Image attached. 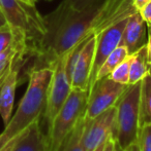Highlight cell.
Instances as JSON below:
<instances>
[{"mask_svg":"<svg viewBox=\"0 0 151 151\" xmlns=\"http://www.w3.org/2000/svg\"><path fill=\"white\" fill-rule=\"evenodd\" d=\"M106 142V141H105ZM105 142H104L103 144H101V145H99L98 147L96 148V149H94L93 151H103L104 150V146H105Z\"/></svg>","mask_w":151,"mask_h":151,"instance_id":"cell-28","label":"cell"},{"mask_svg":"<svg viewBox=\"0 0 151 151\" xmlns=\"http://www.w3.org/2000/svg\"><path fill=\"white\" fill-rule=\"evenodd\" d=\"M46 1H52V0H46Z\"/></svg>","mask_w":151,"mask_h":151,"instance_id":"cell-30","label":"cell"},{"mask_svg":"<svg viewBox=\"0 0 151 151\" xmlns=\"http://www.w3.org/2000/svg\"><path fill=\"white\" fill-rule=\"evenodd\" d=\"M26 55L27 52H21L17 56L9 71L0 82V116L5 125L12 117L16 88L19 81V74Z\"/></svg>","mask_w":151,"mask_h":151,"instance_id":"cell-11","label":"cell"},{"mask_svg":"<svg viewBox=\"0 0 151 151\" xmlns=\"http://www.w3.org/2000/svg\"><path fill=\"white\" fill-rule=\"evenodd\" d=\"M69 55L71 50L61 55L51 65V67L53 68V75L49 86L47 106L44 114V119L47 121L48 127L65 103L73 88L71 78L67 73Z\"/></svg>","mask_w":151,"mask_h":151,"instance_id":"cell-6","label":"cell"},{"mask_svg":"<svg viewBox=\"0 0 151 151\" xmlns=\"http://www.w3.org/2000/svg\"><path fill=\"white\" fill-rule=\"evenodd\" d=\"M85 127H86V121L84 120V118H82L77 124L73 133L67 138L65 143L63 144L60 151H86L84 143H83Z\"/></svg>","mask_w":151,"mask_h":151,"instance_id":"cell-17","label":"cell"},{"mask_svg":"<svg viewBox=\"0 0 151 151\" xmlns=\"http://www.w3.org/2000/svg\"><path fill=\"white\" fill-rule=\"evenodd\" d=\"M141 81L128 84L116 103V117L112 134L116 143L124 150L138 143L141 127Z\"/></svg>","mask_w":151,"mask_h":151,"instance_id":"cell-4","label":"cell"},{"mask_svg":"<svg viewBox=\"0 0 151 151\" xmlns=\"http://www.w3.org/2000/svg\"><path fill=\"white\" fill-rule=\"evenodd\" d=\"M115 141H116V140H115ZM115 151H125V150L123 149L122 147H120V146L116 143V146H115Z\"/></svg>","mask_w":151,"mask_h":151,"instance_id":"cell-29","label":"cell"},{"mask_svg":"<svg viewBox=\"0 0 151 151\" xmlns=\"http://www.w3.org/2000/svg\"><path fill=\"white\" fill-rule=\"evenodd\" d=\"M52 75L53 68L50 66L34 67L29 71L27 90L16 113L0 134V151H12L26 129L34 121L44 117Z\"/></svg>","mask_w":151,"mask_h":151,"instance_id":"cell-2","label":"cell"},{"mask_svg":"<svg viewBox=\"0 0 151 151\" xmlns=\"http://www.w3.org/2000/svg\"><path fill=\"white\" fill-rule=\"evenodd\" d=\"M150 72V64L148 59L147 45H144L131 55L129 65V84H135L141 81Z\"/></svg>","mask_w":151,"mask_h":151,"instance_id":"cell-14","label":"cell"},{"mask_svg":"<svg viewBox=\"0 0 151 151\" xmlns=\"http://www.w3.org/2000/svg\"><path fill=\"white\" fill-rule=\"evenodd\" d=\"M149 1H151V0H133V6L138 12H140Z\"/></svg>","mask_w":151,"mask_h":151,"instance_id":"cell-24","label":"cell"},{"mask_svg":"<svg viewBox=\"0 0 151 151\" xmlns=\"http://www.w3.org/2000/svg\"><path fill=\"white\" fill-rule=\"evenodd\" d=\"M138 146L140 151H151V122L144 123L140 127Z\"/></svg>","mask_w":151,"mask_h":151,"instance_id":"cell-19","label":"cell"},{"mask_svg":"<svg viewBox=\"0 0 151 151\" xmlns=\"http://www.w3.org/2000/svg\"><path fill=\"white\" fill-rule=\"evenodd\" d=\"M126 88L127 86L117 83L109 76L97 80L89 90L87 107L83 117L84 120L90 121L116 105Z\"/></svg>","mask_w":151,"mask_h":151,"instance_id":"cell-8","label":"cell"},{"mask_svg":"<svg viewBox=\"0 0 151 151\" xmlns=\"http://www.w3.org/2000/svg\"><path fill=\"white\" fill-rule=\"evenodd\" d=\"M125 151H140L139 146H138V143H136V144H133V145H131V147H128L127 149H125Z\"/></svg>","mask_w":151,"mask_h":151,"instance_id":"cell-27","label":"cell"},{"mask_svg":"<svg viewBox=\"0 0 151 151\" xmlns=\"http://www.w3.org/2000/svg\"><path fill=\"white\" fill-rule=\"evenodd\" d=\"M129 65H131V56H128L123 62L111 72L109 77L115 82L124 86L129 84Z\"/></svg>","mask_w":151,"mask_h":151,"instance_id":"cell-18","label":"cell"},{"mask_svg":"<svg viewBox=\"0 0 151 151\" xmlns=\"http://www.w3.org/2000/svg\"><path fill=\"white\" fill-rule=\"evenodd\" d=\"M116 117V105L106 110L98 116L86 121L84 135H83V143L86 151H93L99 145L104 143L113 133Z\"/></svg>","mask_w":151,"mask_h":151,"instance_id":"cell-10","label":"cell"},{"mask_svg":"<svg viewBox=\"0 0 151 151\" xmlns=\"http://www.w3.org/2000/svg\"><path fill=\"white\" fill-rule=\"evenodd\" d=\"M128 56H131V55L128 54V50H127V48L125 47L124 45L120 44L119 46H117V48H115L113 52L109 55V57L106 59V61L103 63L101 67L99 68L98 72H97L96 78H95V82H96L97 80L103 79V78L109 76L115 68H116L121 62L124 61Z\"/></svg>","mask_w":151,"mask_h":151,"instance_id":"cell-15","label":"cell"},{"mask_svg":"<svg viewBox=\"0 0 151 151\" xmlns=\"http://www.w3.org/2000/svg\"><path fill=\"white\" fill-rule=\"evenodd\" d=\"M128 18H125L123 20L119 21L118 23L112 25L111 27H109L108 29H106L105 31H103L101 34L97 35L96 48H95L94 60H93L92 71H91L89 90L94 84L97 72H98L99 68L101 67L103 63L115 48H117V46L120 45L123 32H124V29L126 27Z\"/></svg>","mask_w":151,"mask_h":151,"instance_id":"cell-9","label":"cell"},{"mask_svg":"<svg viewBox=\"0 0 151 151\" xmlns=\"http://www.w3.org/2000/svg\"><path fill=\"white\" fill-rule=\"evenodd\" d=\"M14 39V31L8 23L0 27V52L8 47Z\"/></svg>","mask_w":151,"mask_h":151,"instance_id":"cell-20","label":"cell"},{"mask_svg":"<svg viewBox=\"0 0 151 151\" xmlns=\"http://www.w3.org/2000/svg\"><path fill=\"white\" fill-rule=\"evenodd\" d=\"M147 24L139 12L133 14L128 18L120 44L127 48L129 55H133L142 46L147 44Z\"/></svg>","mask_w":151,"mask_h":151,"instance_id":"cell-12","label":"cell"},{"mask_svg":"<svg viewBox=\"0 0 151 151\" xmlns=\"http://www.w3.org/2000/svg\"><path fill=\"white\" fill-rule=\"evenodd\" d=\"M19 1L23 2L24 4L26 5H29V6H35L36 3L38 2V0H19Z\"/></svg>","mask_w":151,"mask_h":151,"instance_id":"cell-26","label":"cell"},{"mask_svg":"<svg viewBox=\"0 0 151 151\" xmlns=\"http://www.w3.org/2000/svg\"><path fill=\"white\" fill-rule=\"evenodd\" d=\"M0 9L12 28L21 29L24 32L29 52L36 56L46 34L44 17L40 16L35 6L26 5L19 0H0Z\"/></svg>","mask_w":151,"mask_h":151,"instance_id":"cell-5","label":"cell"},{"mask_svg":"<svg viewBox=\"0 0 151 151\" xmlns=\"http://www.w3.org/2000/svg\"><path fill=\"white\" fill-rule=\"evenodd\" d=\"M88 97V90L71 88L65 103L48 127L47 151L61 150L67 138L84 116Z\"/></svg>","mask_w":151,"mask_h":151,"instance_id":"cell-3","label":"cell"},{"mask_svg":"<svg viewBox=\"0 0 151 151\" xmlns=\"http://www.w3.org/2000/svg\"><path fill=\"white\" fill-rule=\"evenodd\" d=\"M149 28V34H148V41H147V50H148V59H149V64L151 67V27Z\"/></svg>","mask_w":151,"mask_h":151,"instance_id":"cell-25","label":"cell"},{"mask_svg":"<svg viewBox=\"0 0 151 151\" xmlns=\"http://www.w3.org/2000/svg\"><path fill=\"white\" fill-rule=\"evenodd\" d=\"M140 114L141 125L151 122V71L141 81Z\"/></svg>","mask_w":151,"mask_h":151,"instance_id":"cell-16","label":"cell"},{"mask_svg":"<svg viewBox=\"0 0 151 151\" xmlns=\"http://www.w3.org/2000/svg\"><path fill=\"white\" fill-rule=\"evenodd\" d=\"M115 146H116V141H115L113 134L111 133L106 140L103 151H115Z\"/></svg>","mask_w":151,"mask_h":151,"instance_id":"cell-23","label":"cell"},{"mask_svg":"<svg viewBox=\"0 0 151 151\" xmlns=\"http://www.w3.org/2000/svg\"><path fill=\"white\" fill-rule=\"evenodd\" d=\"M40 120L34 121L26 129L12 151H47V139L40 127Z\"/></svg>","mask_w":151,"mask_h":151,"instance_id":"cell-13","label":"cell"},{"mask_svg":"<svg viewBox=\"0 0 151 151\" xmlns=\"http://www.w3.org/2000/svg\"><path fill=\"white\" fill-rule=\"evenodd\" d=\"M150 71H151V67H150Z\"/></svg>","mask_w":151,"mask_h":151,"instance_id":"cell-31","label":"cell"},{"mask_svg":"<svg viewBox=\"0 0 151 151\" xmlns=\"http://www.w3.org/2000/svg\"><path fill=\"white\" fill-rule=\"evenodd\" d=\"M67 1L69 2L74 9L79 12V10H83L85 7L90 5L92 2L96 1V0H67Z\"/></svg>","mask_w":151,"mask_h":151,"instance_id":"cell-21","label":"cell"},{"mask_svg":"<svg viewBox=\"0 0 151 151\" xmlns=\"http://www.w3.org/2000/svg\"><path fill=\"white\" fill-rule=\"evenodd\" d=\"M139 12L141 14L142 18L144 19V21L146 22L147 26L151 27V1L148 2Z\"/></svg>","mask_w":151,"mask_h":151,"instance_id":"cell-22","label":"cell"},{"mask_svg":"<svg viewBox=\"0 0 151 151\" xmlns=\"http://www.w3.org/2000/svg\"><path fill=\"white\" fill-rule=\"evenodd\" d=\"M96 41L97 35L91 36L88 39L81 41L71 50L67 73L71 78L73 88L89 91Z\"/></svg>","mask_w":151,"mask_h":151,"instance_id":"cell-7","label":"cell"},{"mask_svg":"<svg viewBox=\"0 0 151 151\" xmlns=\"http://www.w3.org/2000/svg\"><path fill=\"white\" fill-rule=\"evenodd\" d=\"M137 12L133 0H96L83 10L74 9L61 26L50 50L38 60L40 67H51L61 55L81 41L98 35Z\"/></svg>","mask_w":151,"mask_h":151,"instance_id":"cell-1","label":"cell"}]
</instances>
